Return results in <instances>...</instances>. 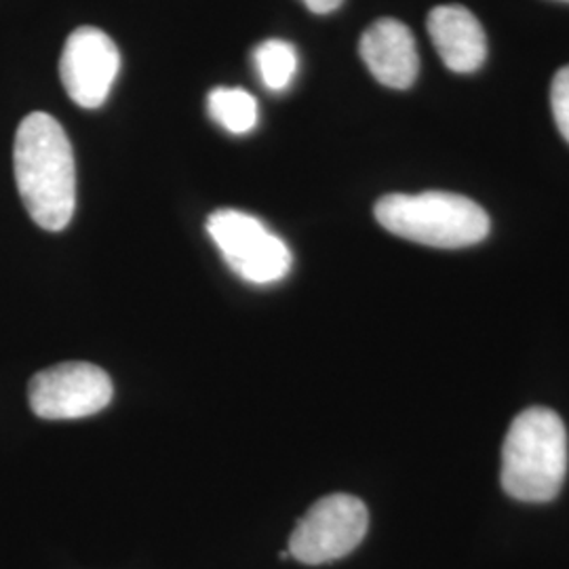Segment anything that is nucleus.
Segmentation results:
<instances>
[{
    "label": "nucleus",
    "mask_w": 569,
    "mask_h": 569,
    "mask_svg": "<svg viewBox=\"0 0 569 569\" xmlns=\"http://www.w3.org/2000/svg\"><path fill=\"white\" fill-rule=\"evenodd\" d=\"M13 169L21 203L42 230L60 232L77 207V167L63 127L47 112L28 114L18 127Z\"/></svg>",
    "instance_id": "1"
},
{
    "label": "nucleus",
    "mask_w": 569,
    "mask_h": 569,
    "mask_svg": "<svg viewBox=\"0 0 569 569\" xmlns=\"http://www.w3.org/2000/svg\"><path fill=\"white\" fill-rule=\"evenodd\" d=\"M568 472V432L547 407H529L510 425L502 446L500 483L521 502H550Z\"/></svg>",
    "instance_id": "2"
},
{
    "label": "nucleus",
    "mask_w": 569,
    "mask_h": 569,
    "mask_svg": "<svg viewBox=\"0 0 569 569\" xmlns=\"http://www.w3.org/2000/svg\"><path fill=\"white\" fill-rule=\"evenodd\" d=\"M376 220L390 234L437 249H462L489 234V216L453 192L387 194L373 207Z\"/></svg>",
    "instance_id": "3"
},
{
    "label": "nucleus",
    "mask_w": 569,
    "mask_h": 569,
    "mask_svg": "<svg viewBox=\"0 0 569 569\" xmlns=\"http://www.w3.org/2000/svg\"><path fill=\"white\" fill-rule=\"evenodd\" d=\"M207 232L222 251L226 264L249 283H277L291 270L293 256L283 239L244 211H213L207 220Z\"/></svg>",
    "instance_id": "4"
},
{
    "label": "nucleus",
    "mask_w": 569,
    "mask_h": 569,
    "mask_svg": "<svg viewBox=\"0 0 569 569\" xmlns=\"http://www.w3.org/2000/svg\"><path fill=\"white\" fill-rule=\"evenodd\" d=\"M369 528L367 507L355 496L331 493L315 502L289 536V555L305 566L338 561L357 549Z\"/></svg>",
    "instance_id": "5"
},
{
    "label": "nucleus",
    "mask_w": 569,
    "mask_h": 569,
    "mask_svg": "<svg viewBox=\"0 0 569 569\" xmlns=\"http://www.w3.org/2000/svg\"><path fill=\"white\" fill-rule=\"evenodd\" d=\"M110 376L93 363H60L39 371L28 387V401L42 420H79L112 401Z\"/></svg>",
    "instance_id": "6"
},
{
    "label": "nucleus",
    "mask_w": 569,
    "mask_h": 569,
    "mask_svg": "<svg viewBox=\"0 0 569 569\" xmlns=\"http://www.w3.org/2000/svg\"><path fill=\"white\" fill-rule=\"evenodd\" d=\"M121 68V53L100 28H77L63 44L60 77L70 100L84 110L100 108Z\"/></svg>",
    "instance_id": "7"
},
{
    "label": "nucleus",
    "mask_w": 569,
    "mask_h": 569,
    "mask_svg": "<svg viewBox=\"0 0 569 569\" xmlns=\"http://www.w3.org/2000/svg\"><path fill=\"white\" fill-rule=\"evenodd\" d=\"M359 53L373 79L390 89H409L418 77L416 39L399 20L385 18L371 23L361 37Z\"/></svg>",
    "instance_id": "8"
},
{
    "label": "nucleus",
    "mask_w": 569,
    "mask_h": 569,
    "mask_svg": "<svg viewBox=\"0 0 569 569\" xmlns=\"http://www.w3.org/2000/svg\"><path fill=\"white\" fill-rule=\"evenodd\" d=\"M428 34L451 72L468 74L488 58V39L479 20L460 4H441L428 13Z\"/></svg>",
    "instance_id": "9"
},
{
    "label": "nucleus",
    "mask_w": 569,
    "mask_h": 569,
    "mask_svg": "<svg viewBox=\"0 0 569 569\" xmlns=\"http://www.w3.org/2000/svg\"><path fill=\"white\" fill-rule=\"evenodd\" d=\"M207 106L211 119L234 136L249 133L260 119L256 98L239 87H216L209 93Z\"/></svg>",
    "instance_id": "10"
},
{
    "label": "nucleus",
    "mask_w": 569,
    "mask_h": 569,
    "mask_svg": "<svg viewBox=\"0 0 569 569\" xmlns=\"http://www.w3.org/2000/svg\"><path fill=\"white\" fill-rule=\"evenodd\" d=\"M253 63L270 91H284L298 74V51L291 42L270 39L256 47Z\"/></svg>",
    "instance_id": "11"
},
{
    "label": "nucleus",
    "mask_w": 569,
    "mask_h": 569,
    "mask_svg": "<svg viewBox=\"0 0 569 569\" xmlns=\"http://www.w3.org/2000/svg\"><path fill=\"white\" fill-rule=\"evenodd\" d=\"M550 110L561 136L569 143V66H563L550 84Z\"/></svg>",
    "instance_id": "12"
},
{
    "label": "nucleus",
    "mask_w": 569,
    "mask_h": 569,
    "mask_svg": "<svg viewBox=\"0 0 569 569\" xmlns=\"http://www.w3.org/2000/svg\"><path fill=\"white\" fill-rule=\"evenodd\" d=\"M302 2H305L308 11H312L317 16L331 13V11H336L342 4V0H302Z\"/></svg>",
    "instance_id": "13"
},
{
    "label": "nucleus",
    "mask_w": 569,
    "mask_h": 569,
    "mask_svg": "<svg viewBox=\"0 0 569 569\" xmlns=\"http://www.w3.org/2000/svg\"><path fill=\"white\" fill-rule=\"evenodd\" d=\"M559 2H569V0H559Z\"/></svg>",
    "instance_id": "14"
}]
</instances>
